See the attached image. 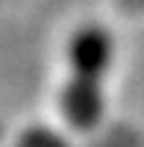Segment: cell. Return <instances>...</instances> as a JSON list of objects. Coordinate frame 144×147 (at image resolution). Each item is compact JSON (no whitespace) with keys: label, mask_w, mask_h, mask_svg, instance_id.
<instances>
[{"label":"cell","mask_w":144,"mask_h":147,"mask_svg":"<svg viewBox=\"0 0 144 147\" xmlns=\"http://www.w3.org/2000/svg\"><path fill=\"white\" fill-rule=\"evenodd\" d=\"M22 147H64V142H58L56 136H50L44 131H31V133H25Z\"/></svg>","instance_id":"cell-2"},{"label":"cell","mask_w":144,"mask_h":147,"mask_svg":"<svg viewBox=\"0 0 144 147\" xmlns=\"http://www.w3.org/2000/svg\"><path fill=\"white\" fill-rule=\"evenodd\" d=\"M111 61L108 36L97 28L80 31L69 45L72 78L61 94V108L72 128L89 131L103 117V75Z\"/></svg>","instance_id":"cell-1"}]
</instances>
